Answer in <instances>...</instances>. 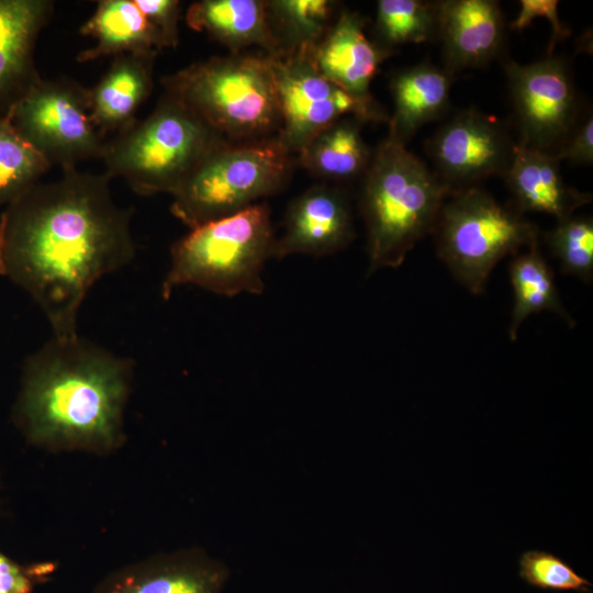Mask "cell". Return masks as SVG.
Here are the masks:
<instances>
[{
  "label": "cell",
  "mask_w": 593,
  "mask_h": 593,
  "mask_svg": "<svg viewBox=\"0 0 593 593\" xmlns=\"http://www.w3.org/2000/svg\"><path fill=\"white\" fill-rule=\"evenodd\" d=\"M110 181L104 172L63 169L0 215V275L33 298L55 337L78 334L89 290L135 256L133 209L114 202Z\"/></svg>",
  "instance_id": "obj_1"
},
{
  "label": "cell",
  "mask_w": 593,
  "mask_h": 593,
  "mask_svg": "<svg viewBox=\"0 0 593 593\" xmlns=\"http://www.w3.org/2000/svg\"><path fill=\"white\" fill-rule=\"evenodd\" d=\"M134 363L80 337H53L24 360L11 418L52 451L104 455L124 441Z\"/></svg>",
  "instance_id": "obj_2"
},
{
  "label": "cell",
  "mask_w": 593,
  "mask_h": 593,
  "mask_svg": "<svg viewBox=\"0 0 593 593\" xmlns=\"http://www.w3.org/2000/svg\"><path fill=\"white\" fill-rule=\"evenodd\" d=\"M452 192L405 144L388 134L362 176L360 209L369 271L400 267L416 243L434 232Z\"/></svg>",
  "instance_id": "obj_3"
},
{
  "label": "cell",
  "mask_w": 593,
  "mask_h": 593,
  "mask_svg": "<svg viewBox=\"0 0 593 593\" xmlns=\"http://www.w3.org/2000/svg\"><path fill=\"white\" fill-rule=\"evenodd\" d=\"M170 94L230 142L271 136L280 125L271 58L230 53L161 78Z\"/></svg>",
  "instance_id": "obj_4"
},
{
  "label": "cell",
  "mask_w": 593,
  "mask_h": 593,
  "mask_svg": "<svg viewBox=\"0 0 593 593\" xmlns=\"http://www.w3.org/2000/svg\"><path fill=\"white\" fill-rule=\"evenodd\" d=\"M275 240L271 210L266 202L190 228L170 248L163 299H169L182 286L223 296L261 294L262 272L273 256Z\"/></svg>",
  "instance_id": "obj_5"
},
{
  "label": "cell",
  "mask_w": 593,
  "mask_h": 593,
  "mask_svg": "<svg viewBox=\"0 0 593 593\" xmlns=\"http://www.w3.org/2000/svg\"><path fill=\"white\" fill-rule=\"evenodd\" d=\"M222 138L182 102L164 93L143 120L105 141L104 174L139 195L172 194Z\"/></svg>",
  "instance_id": "obj_6"
},
{
  "label": "cell",
  "mask_w": 593,
  "mask_h": 593,
  "mask_svg": "<svg viewBox=\"0 0 593 593\" xmlns=\"http://www.w3.org/2000/svg\"><path fill=\"white\" fill-rule=\"evenodd\" d=\"M293 154L277 135L220 141L171 194L170 211L190 228L230 216L280 192Z\"/></svg>",
  "instance_id": "obj_7"
},
{
  "label": "cell",
  "mask_w": 593,
  "mask_h": 593,
  "mask_svg": "<svg viewBox=\"0 0 593 593\" xmlns=\"http://www.w3.org/2000/svg\"><path fill=\"white\" fill-rule=\"evenodd\" d=\"M433 233L440 259L474 294L483 291L500 260L538 243L534 224L477 186L456 190L447 198Z\"/></svg>",
  "instance_id": "obj_8"
},
{
  "label": "cell",
  "mask_w": 593,
  "mask_h": 593,
  "mask_svg": "<svg viewBox=\"0 0 593 593\" xmlns=\"http://www.w3.org/2000/svg\"><path fill=\"white\" fill-rule=\"evenodd\" d=\"M18 132L51 166L100 158L104 137L90 114L89 89L68 78H40L9 109Z\"/></svg>",
  "instance_id": "obj_9"
},
{
  "label": "cell",
  "mask_w": 593,
  "mask_h": 593,
  "mask_svg": "<svg viewBox=\"0 0 593 593\" xmlns=\"http://www.w3.org/2000/svg\"><path fill=\"white\" fill-rule=\"evenodd\" d=\"M313 49L269 55L280 114L277 136L293 155L342 118L355 116L363 123L388 120L383 109L365 105L325 78L314 63Z\"/></svg>",
  "instance_id": "obj_10"
},
{
  "label": "cell",
  "mask_w": 593,
  "mask_h": 593,
  "mask_svg": "<svg viewBox=\"0 0 593 593\" xmlns=\"http://www.w3.org/2000/svg\"><path fill=\"white\" fill-rule=\"evenodd\" d=\"M503 66L518 145L555 154L582 120L569 63L552 54L530 64L506 59Z\"/></svg>",
  "instance_id": "obj_11"
},
{
  "label": "cell",
  "mask_w": 593,
  "mask_h": 593,
  "mask_svg": "<svg viewBox=\"0 0 593 593\" xmlns=\"http://www.w3.org/2000/svg\"><path fill=\"white\" fill-rule=\"evenodd\" d=\"M515 146L499 121L477 109L456 113L426 143L435 174L454 191L503 176Z\"/></svg>",
  "instance_id": "obj_12"
},
{
  "label": "cell",
  "mask_w": 593,
  "mask_h": 593,
  "mask_svg": "<svg viewBox=\"0 0 593 593\" xmlns=\"http://www.w3.org/2000/svg\"><path fill=\"white\" fill-rule=\"evenodd\" d=\"M351 209L346 194L328 184H315L289 205L273 256L323 257L345 249L354 239Z\"/></svg>",
  "instance_id": "obj_13"
},
{
  "label": "cell",
  "mask_w": 593,
  "mask_h": 593,
  "mask_svg": "<svg viewBox=\"0 0 593 593\" xmlns=\"http://www.w3.org/2000/svg\"><path fill=\"white\" fill-rule=\"evenodd\" d=\"M227 566L200 548L159 553L120 568L92 593H222Z\"/></svg>",
  "instance_id": "obj_14"
},
{
  "label": "cell",
  "mask_w": 593,
  "mask_h": 593,
  "mask_svg": "<svg viewBox=\"0 0 593 593\" xmlns=\"http://www.w3.org/2000/svg\"><path fill=\"white\" fill-rule=\"evenodd\" d=\"M437 36L443 46V67L455 76L483 68L501 56L506 23L494 0L437 1Z\"/></svg>",
  "instance_id": "obj_15"
},
{
  "label": "cell",
  "mask_w": 593,
  "mask_h": 593,
  "mask_svg": "<svg viewBox=\"0 0 593 593\" xmlns=\"http://www.w3.org/2000/svg\"><path fill=\"white\" fill-rule=\"evenodd\" d=\"M391 54L367 37L359 13L344 10L313 49V59L329 81L365 105L382 110L370 94V85Z\"/></svg>",
  "instance_id": "obj_16"
},
{
  "label": "cell",
  "mask_w": 593,
  "mask_h": 593,
  "mask_svg": "<svg viewBox=\"0 0 593 593\" xmlns=\"http://www.w3.org/2000/svg\"><path fill=\"white\" fill-rule=\"evenodd\" d=\"M53 8L48 0H0V114L41 78L34 52Z\"/></svg>",
  "instance_id": "obj_17"
},
{
  "label": "cell",
  "mask_w": 593,
  "mask_h": 593,
  "mask_svg": "<svg viewBox=\"0 0 593 593\" xmlns=\"http://www.w3.org/2000/svg\"><path fill=\"white\" fill-rule=\"evenodd\" d=\"M514 197L516 210L539 212L561 221L592 201V195L567 186L555 154L516 144L512 161L503 175Z\"/></svg>",
  "instance_id": "obj_18"
},
{
  "label": "cell",
  "mask_w": 593,
  "mask_h": 593,
  "mask_svg": "<svg viewBox=\"0 0 593 593\" xmlns=\"http://www.w3.org/2000/svg\"><path fill=\"white\" fill-rule=\"evenodd\" d=\"M157 54L113 57L107 72L89 89L91 119L103 137L121 132L136 120V112L152 92Z\"/></svg>",
  "instance_id": "obj_19"
},
{
  "label": "cell",
  "mask_w": 593,
  "mask_h": 593,
  "mask_svg": "<svg viewBox=\"0 0 593 593\" xmlns=\"http://www.w3.org/2000/svg\"><path fill=\"white\" fill-rule=\"evenodd\" d=\"M454 77L428 61L396 71L390 80L393 113L388 134L406 144L422 126L441 118L449 108Z\"/></svg>",
  "instance_id": "obj_20"
},
{
  "label": "cell",
  "mask_w": 593,
  "mask_h": 593,
  "mask_svg": "<svg viewBox=\"0 0 593 593\" xmlns=\"http://www.w3.org/2000/svg\"><path fill=\"white\" fill-rule=\"evenodd\" d=\"M187 25L208 34L231 53H243L251 46L266 54L279 52L272 32L267 1L261 0H201L189 5Z\"/></svg>",
  "instance_id": "obj_21"
},
{
  "label": "cell",
  "mask_w": 593,
  "mask_h": 593,
  "mask_svg": "<svg viewBox=\"0 0 593 593\" xmlns=\"http://www.w3.org/2000/svg\"><path fill=\"white\" fill-rule=\"evenodd\" d=\"M80 33L96 40V45L78 54L85 63L122 54L158 53L160 37L135 0H101Z\"/></svg>",
  "instance_id": "obj_22"
},
{
  "label": "cell",
  "mask_w": 593,
  "mask_h": 593,
  "mask_svg": "<svg viewBox=\"0 0 593 593\" xmlns=\"http://www.w3.org/2000/svg\"><path fill=\"white\" fill-rule=\"evenodd\" d=\"M362 121L342 118L322 130L299 154V161L313 176L329 181L362 177L372 152L361 135Z\"/></svg>",
  "instance_id": "obj_23"
},
{
  "label": "cell",
  "mask_w": 593,
  "mask_h": 593,
  "mask_svg": "<svg viewBox=\"0 0 593 593\" xmlns=\"http://www.w3.org/2000/svg\"><path fill=\"white\" fill-rule=\"evenodd\" d=\"M510 278L514 292L508 336L516 340L518 328L532 314L551 311L570 326L574 320L563 307L551 268L540 253L538 243L526 251L516 254L510 266Z\"/></svg>",
  "instance_id": "obj_24"
},
{
  "label": "cell",
  "mask_w": 593,
  "mask_h": 593,
  "mask_svg": "<svg viewBox=\"0 0 593 593\" xmlns=\"http://www.w3.org/2000/svg\"><path fill=\"white\" fill-rule=\"evenodd\" d=\"M269 21L280 53L315 48L331 25L336 2L329 0L267 1ZM276 55V54H275Z\"/></svg>",
  "instance_id": "obj_25"
},
{
  "label": "cell",
  "mask_w": 593,
  "mask_h": 593,
  "mask_svg": "<svg viewBox=\"0 0 593 593\" xmlns=\"http://www.w3.org/2000/svg\"><path fill=\"white\" fill-rule=\"evenodd\" d=\"M51 167L18 132L9 110L0 114V206H7L38 183Z\"/></svg>",
  "instance_id": "obj_26"
},
{
  "label": "cell",
  "mask_w": 593,
  "mask_h": 593,
  "mask_svg": "<svg viewBox=\"0 0 593 593\" xmlns=\"http://www.w3.org/2000/svg\"><path fill=\"white\" fill-rule=\"evenodd\" d=\"M376 42L385 51L419 44L437 36V1L380 0L377 3Z\"/></svg>",
  "instance_id": "obj_27"
},
{
  "label": "cell",
  "mask_w": 593,
  "mask_h": 593,
  "mask_svg": "<svg viewBox=\"0 0 593 593\" xmlns=\"http://www.w3.org/2000/svg\"><path fill=\"white\" fill-rule=\"evenodd\" d=\"M552 256L561 271L589 283L593 279V221L588 216L573 215L557 221L546 234Z\"/></svg>",
  "instance_id": "obj_28"
},
{
  "label": "cell",
  "mask_w": 593,
  "mask_h": 593,
  "mask_svg": "<svg viewBox=\"0 0 593 593\" xmlns=\"http://www.w3.org/2000/svg\"><path fill=\"white\" fill-rule=\"evenodd\" d=\"M518 575L528 585L544 591L591 593L593 588L566 560L539 549L521 555Z\"/></svg>",
  "instance_id": "obj_29"
},
{
  "label": "cell",
  "mask_w": 593,
  "mask_h": 593,
  "mask_svg": "<svg viewBox=\"0 0 593 593\" xmlns=\"http://www.w3.org/2000/svg\"><path fill=\"white\" fill-rule=\"evenodd\" d=\"M55 570L53 562L20 564L0 551V593H33Z\"/></svg>",
  "instance_id": "obj_30"
},
{
  "label": "cell",
  "mask_w": 593,
  "mask_h": 593,
  "mask_svg": "<svg viewBox=\"0 0 593 593\" xmlns=\"http://www.w3.org/2000/svg\"><path fill=\"white\" fill-rule=\"evenodd\" d=\"M521 9L508 27L521 32L527 27L535 18H546L551 25V36L548 54L552 55L556 45L571 35V30L559 19L557 0H521Z\"/></svg>",
  "instance_id": "obj_31"
},
{
  "label": "cell",
  "mask_w": 593,
  "mask_h": 593,
  "mask_svg": "<svg viewBox=\"0 0 593 593\" xmlns=\"http://www.w3.org/2000/svg\"><path fill=\"white\" fill-rule=\"evenodd\" d=\"M135 2L158 33L163 47H177L180 2L178 0H135Z\"/></svg>",
  "instance_id": "obj_32"
},
{
  "label": "cell",
  "mask_w": 593,
  "mask_h": 593,
  "mask_svg": "<svg viewBox=\"0 0 593 593\" xmlns=\"http://www.w3.org/2000/svg\"><path fill=\"white\" fill-rule=\"evenodd\" d=\"M561 160L574 165H592L593 163V116L588 114L574 127L564 144L555 153Z\"/></svg>",
  "instance_id": "obj_33"
}]
</instances>
